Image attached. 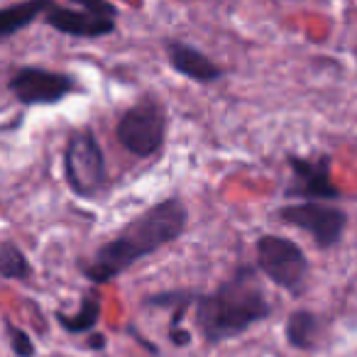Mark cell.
<instances>
[{
	"instance_id": "cell-1",
	"label": "cell",
	"mask_w": 357,
	"mask_h": 357,
	"mask_svg": "<svg viewBox=\"0 0 357 357\" xmlns=\"http://www.w3.org/2000/svg\"><path fill=\"white\" fill-rule=\"evenodd\" d=\"M186 223H189V208L178 196L159 201L142 215L130 220L118 233V238L100 245L89 264H81L84 277L93 284L113 282L135 262L178 240V235L186 230Z\"/></svg>"
},
{
	"instance_id": "cell-2",
	"label": "cell",
	"mask_w": 357,
	"mask_h": 357,
	"mask_svg": "<svg viewBox=\"0 0 357 357\" xmlns=\"http://www.w3.org/2000/svg\"><path fill=\"white\" fill-rule=\"evenodd\" d=\"M269 316L272 303L259 287L257 269L250 264L238 267L211 294H199L194 303L196 328L211 345L243 335L248 328L267 321Z\"/></svg>"
},
{
	"instance_id": "cell-3",
	"label": "cell",
	"mask_w": 357,
	"mask_h": 357,
	"mask_svg": "<svg viewBox=\"0 0 357 357\" xmlns=\"http://www.w3.org/2000/svg\"><path fill=\"white\" fill-rule=\"evenodd\" d=\"M64 176L69 189L81 199H93L105 186V154L93 130L81 128L71 132L64 149Z\"/></svg>"
},
{
	"instance_id": "cell-4",
	"label": "cell",
	"mask_w": 357,
	"mask_h": 357,
	"mask_svg": "<svg viewBox=\"0 0 357 357\" xmlns=\"http://www.w3.org/2000/svg\"><path fill=\"white\" fill-rule=\"evenodd\" d=\"M167 135V115L154 96L142 98L137 105L125 110L115 125V137L132 157L147 159L157 154Z\"/></svg>"
},
{
	"instance_id": "cell-5",
	"label": "cell",
	"mask_w": 357,
	"mask_h": 357,
	"mask_svg": "<svg viewBox=\"0 0 357 357\" xmlns=\"http://www.w3.org/2000/svg\"><path fill=\"white\" fill-rule=\"evenodd\" d=\"M257 269L279 289L298 296L308 279V257L294 240L262 235L257 240Z\"/></svg>"
},
{
	"instance_id": "cell-6",
	"label": "cell",
	"mask_w": 357,
	"mask_h": 357,
	"mask_svg": "<svg viewBox=\"0 0 357 357\" xmlns=\"http://www.w3.org/2000/svg\"><path fill=\"white\" fill-rule=\"evenodd\" d=\"M277 218L311 235L318 250L335 248L347 230V213L331 204H289L277 211Z\"/></svg>"
},
{
	"instance_id": "cell-7",
	"label": "cell",
	"mask_w": 357,
	"mask_h": 357,
	"mask_svg": "<svg viewBox=\"0 0 357 357\" xmlns=\"http://www.w3.org/2000/svg\"><path fill=\"white\" fill-rule=\"evenodd\" d=\"M289 167H291V184L284 191L287 199H301V204H323V201H335L342 196L331 178L328 154H321L316 159L291 154Z\"/></svg>"
},
{
	"instance_id": "cell-8",
	"label": "cell",
	"mask_w": 357,
	"mask_h": 357,
	"mask_svg": "<svg viewBox=\"0 0 357 357\" xmlns=\"http://www.w3.org/2000/svg\"><path fill=\"white\" fill-rule=\"evenodd\" d=\"M8 89L22 105H54L76 89V81L59 71L22 66L8 81Z\"/></svg>"
},
{
	"instance_id": "cell-9",
	"label": "cell",
	"mask_w": 357,
	"mask_h": 357,
	"mask_svg": "<svg viewBox=\"0 0 357 357\" xmlns=\"http://www.w3.org/2000/svg\"><path fill=\"white\" fill-rule=\"evenodd\" d=\"M45 25L52 30L61 32L69 37H89V40H98L110 32H115V20H103L96 17L91 13L81 10V8H69V6H56L52 3V8L45 13Z\"/></svg>"
},
{
	"instance_id": "cell-10",
	"label": "cell",
	"mask_w": 357,
	"mask_h": 357,
	"mask_svg": "<svg viewBox=\"0 0 357 357\" xmlns=\"http://www.w3.org/2000/svg\"><path fill=\"white\" fill-rule=\"evenodd\" d=\"M164 50H167V59L172 69L186 79L196 81V84H215L223 76V69L213 59H208L204 52L186 45V42L169 40Z\"/></svg>"
},
{
	"instance_id": "cell-11",
	"label": "cell",
	"mask_w": 357,
	"mask_h": 357,
	"mask_svg": "<svg viewBox=\"0 0 357 357\" xmlns=\"http://www.w3.org/2000/svg\"><path fill=\"white\" fill-rule=\"evenodd\" d=\"M52 8L50 0H27V3H13L0 8V40L15 35V32L30 27L37 17H45Z\"/></svg>"
},
{
	"instance_id": "cell-12",
	"label": "cell",
	"mask_w": 357,
	"mask_h": 357,
	"mask_svg": "<svg viewBox=\"0 0 357 357\" xmlns=\"http://www.w3.org/2000/svg\"><path fill=\"white\" fill-rule=\"evenodd\" d=\"M318 331H321V318L308 308L289 313L287 323H284L287 342L296 350H313L318 342Z\"/></svg>"
},
{
	"instance_id": "cell-13",
	"label": "cell",
	"mask_w": 357,
	"mask_h": 357,
	"mask_svg": "<svg viewBox=\"0 0 357 357\" xmlns=\"http://www.w3.org/2000/svg\"><path fill=\"white\" fill-rule=\"evenodd\" d=\"M54 318L66 333H71V335H79V333H91L96 328V323L100 321V296H98V291H96V289H91V291L81 298V306H79V311H76L74 316H69V313H64V311H56Z\"/></svg>"
},
{
	"instance_id": "cell-14",
	"label": "cell",
	"mask_w": 357,
	"mask_h": 357,
	"mask_svg": "<svg viewBox=\"0 0 357 357\" xmlns=\"http://www.w3.org/2000/svg\"><path fill=\"white\" fill-rule=\"evenodd\" d=\"M32 274V264L25 252L15 243H0V277L6 279H27Z\"/></svg>"
},
{
	"instance_id": "cell-15",
	"label": "cell",
	"mask_w": 357,
	"mask_h": 357,
	"mask_svg": "<svg viewBox=\"0 0 357 357\" xmlns=\"http://www.w3.org/2000/svg\"><path fill=\"white\" fill-rule=\"evenodd\" d=\"M199 294L196 291H186V289H176V291H159V294H152L142 301V306H154V308H178L184 306V303H196Z\"/></svg>"
},
{
	"instance_id": "cell-16",
	"label": "cell",
	"mask_w": 357,
	"mask_h": 357,
	"mask_svg": "<svg viewBox=\"0 0 357 357\" xmlns=\"http://www.w3.org/2000/svg\"><path fill=\"white\" fill-rule=\"evenodd\" d=\"M6 331H8V340H10V350L15 352L17 357H35L37 350H35V342L32 337L27 335L22 328L13 326L10 321H6Z\"/></svg>"
},
{
	"instance_id": "cell-17",
	"label": "cell",
	"mask_w": 357,
	"mask_h": 357,
	"mask_svg": "<svg viewBox=\"0 0 357 357\" xmlns=\"http://www.w3.org/2000/svg\"><path fill=\"white\" fill-rule=\"evenodd\" d=\"M76 8L91 13L96 17H103V20H115L118 17V8L113 3H105V0H76Z\"/></svg>"
},
{
	"instance_id": "cell-18",
	"label": "cell",
	"mask_w": 357,
	"mask_h": 357,
	"mask_svg": "<svg viewBox=\"0 0 357 357\" xmlns=\"http://www.w3.org/2000/svg\"><path fill=\"white\" fill-rule=\"evenodd\" d=\"M86 345L91 347V350H103L105 345H108V340H105L103 333H89V342Z\"/></svg>"
},
{
	"instance_id": "cell-19",
	"label": "cell",
	"mask_w": 357,
	"mask_h": 357,
	"mask_svg": "<svg viewBox=\"0 0 357 357\" xmlns=\"http://www.w3.org/2000/svg\"><path fill=\"white\" fill-rule=\"evenodd\" d=\"M130 335H132V337H137V342H139V345H142V347H147V350L149 352H152V355H157V345H152V342H147V340H142V337H139L137 335V331H132V328H130Z\"/></svg>"
}]
</instances>
